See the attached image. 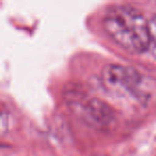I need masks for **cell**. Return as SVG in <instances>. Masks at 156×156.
<instances>
[{
    "label": "cell",
    "instance_id": "obj_1",
    "mask_svg": "<svg viewBox=\"0 0 156 156\" xmlns=\"http://www.w3.org/2000/svg\"><path fill=\"white\" fill-rule=\"evenodd\" d=\"M103 27L123 49L141 54L150 48L149 20L140 10L127 5L110 7L103 17Z\"/></svg>",
    "mask_w": 156,
    "mask_h": 156
},
{
    "label": "cell",
    "instance_id": "obj_2",
    "mask_svg": "<svg viewBox=\"0 0 156 156\" xmlns=\"http://www.w3.org/2000/svg\"><path fill=\"white\" fill-rule=\"evenodd\" d=\"M104 88L119 98H130L141 103L147 100L145 77L132 66L118 63L105 65L101 75Z\"/></svg>",
    "mask_w": 156,
    "mask_h": 156
},
{
    "label": "cell",
    "instance_id": "obj_3",
    "mask_svg": "<svg viewBox=\"0 0 156 156\" xmlns=\"http://www.w3.org/2000/svg\"><path fill=\"white\" fill-rule=\"evenodd\" d=\"M66 102L76 117L95 129L110 128L115 121L111 107L98 98L79 92H69L66 94Z\"/></svg>",
    "mask_w": 156,
    "mask_h": 156
},
{
    "label": "cell",
    "instance_id": "obj_4",
    "mask_svg": "<svg viewBox=\"0 0 156 156\" xmlns=\"http://www.w3.org/2000/svg\"><path fill=\"white\" fill-rule=\"evenodd\" d=\"M149 31H150V43L156 49V14L149 20Z\"/></svg>",
    "mask_w": 156,
    "mask_h": 156
}]
</instances>
